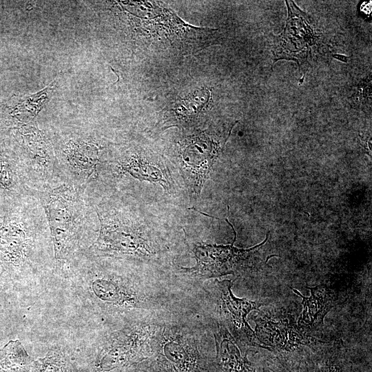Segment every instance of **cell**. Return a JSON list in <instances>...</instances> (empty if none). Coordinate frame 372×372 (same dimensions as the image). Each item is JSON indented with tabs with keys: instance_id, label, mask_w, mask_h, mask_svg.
<instances>
[{
	"instance_id": "cell-1",
	"label": "cell",
	"mask_w": 372,
	"mask_h": 372,
	"mask_svg": "<svg viewBox=\"0 0 372 372\" xmlns=\"http://www.w3.org/2000/svg\"><path fill=\"white\" fill-rule=\"evenodd\" d=\"M204 331L178 317L163 321L149 344L145 361L160 372H216V352Z\"/></svg>"
},
{
	"instance_id": "cell-2",
	"label": "cell",
	"mask_w": 372,
	"mask_h": 372,
	"mask_svg": "<svg viewBox=\"0 0 372 372\" xmlns=\"http://www.w3.org/2000/svg\"><path fill=\"white\" fill-rule=\"evenodd\" d=\"M163 322H133L112 333L99 351L94 372H122L147 360L152 338Z\"/></svg>"
},
{
	"instance_id": "cell-3",
	"label": "cell",
	"mask_w": 372,
	"mask_h": 372,
	"mask_svg": "<svg viewBox=\"0 0 372 372\" xmlns=\"http://www.w3.org/2000/svg\"><path fill=\"white\" fill-rule=\"evenodd\" d=\"M232 284L229 280H216L205 289L218 319L215 322L225 328L238 344L258 347L247 316L254 310L259 311L262 304L236 297L231 291Z\"/></svg>"
},
{
	"instance_id": "cell-4",
	"label": "cell",
	"mask_w": 372,
	"mask_h": 372,
	"mask_svg": "<svg viewBox=\"0 0 372 372\" xmlns=\"http://www.w3.org/2000/svg\"><path fill=\"white\" fill-rule=\"evenodd\" d=\"M45 208L57 258L66 256L74 242L81 218V204L76 192L62 186L49 194Z\"/></svg>"
},
{
	"instance_id": "cell-5",
	"label": "cell",
	"mask_w": 372,
	"mask_h": 372,
	"mask_svg": "<svg viewBox=\"0 0 372 372\" xmlns=\"http://www.w3.org/2000/svg\"><path fill=\"white\" fill-rule=\"evenodd\" d=\"M236 238L229 245H196L193 249L196 265L183 269L199 279L235 275L249 266L250 259L266 243L268 236L262 243L247 249L234 247Z\"/></svg>"
},
{
	"instance_id": "cell-6",
	"label": "cell",
	"mask_w": 372,
	"mask_h": 372,
	"mask_svg": "<svg viewBox=\"0 0 372 372\" xmlns=\"http://www.w3.org/2000/svg\"><path fill=\"white\" fill-rule=\"evenodd\" d=\"M255 335L258 347L276 353L277 358L298 363L293 353L299 352L310 343L309 336L290 316L272 319L267 316H256Z\"/></svg>"
},
{
	"instance_id": "cell-7",
	"label": "cell",
	"mask_w": 372,
	"mask_h": 372,
	"mask_svg": "<svg viewBox=\"0 0 372 372\" xmlns=\"http://www.w3.org/2000/svg\"><path fill=\"white\" fill-rule=\"evenodd\" d=\"M223 146L206 135L195 138L183 150L182 162L185 172L193 180V187L199 193Z\"/></svg>"
},
{
	"instance_id": "cell-8",
	"label": "cell",
	"mask_w": 372,
	"mask_h": 372,
	"mask_svg": "<svg viewBox=\"0 0 372 372\" xmlns=\"http://www.w3.org/2000/svg\"><path fill=\"white\" fill-rule=\"evenodd\" d=\"M99 242L101 249L147 259L156 251L149 239L126 225L103 224Z\"/></svg>"
},
{
	"instance_id": "cell-9",
	"label": "cell",
	"mask_w": 372,
	"mask_h": 372,
	"mask_svg": "<svg viewBox=\"0 0 372 372\" xmlns=\"http://www.w3.org/2000/svg\"><path fill=\"white\" fill-rule=\"evenodd\" d=\"M307 288L311 292L309 297L292 289L302 299L303 309L297 324L303 331L322 326L324 317L337 302L336 293L325 285Z\"/></svg>"
},
{
	"instance_id": "cell-10",
	"label": "cell",
	"mask_w": 372,
	"mask_h": 372,
	"mask_svg": "<svg viewBox=\"0 0 372 372\" xmlns=\"http://www.w3.org/2000/svg\"><path fill=\"white\" fill-rule=\"evenodd\" d=\"M216 324L214 338L216 372H256L254 364L248 360L247 353L242 355L231 335L220 325Z\"/></svg>"
},
{
	"instance_id": "cell-11",
	"label": "cell",
	"mask_w": 372,
	"mask_h": 372,
	"mask_svg": "<svg viewBox=\"0 0 372 372\" xmlns=\"http://www.w3.org/2000/svg\"><path fill=\"white\" fill-rule=\"evenodd\" d=\"M25 240V233L18 223H1L0 259L7 266H19L23 258Z\"/></svg>"
},
{
	"instance_id": "cell-12",
	"label": "cell",
	"mask_w": 372,
	"mask_h": 372,
	"mask_svg": "<svg viewBox=\"0 0 372 372\" xmlns=\"http://www.w3.org/2000/svg\"><path fill=\"white\" fill-rule=\"evenodd\" d=\"M32 362L19 340H10L0 349L2 372H30Z\"/></svg>"
},
{
	"instance_id": "cell-13",
	"label": "cell",
	"mask_w": 372,
	"mask_h": 372,
	"mask_svg": "<svg viewBox=\"0 0 372 372\" xmlns=\"http://www.w3.org/2000/svg\"><path fill=\"white\" fill-rule=\"evenodd\" d=\"M343 366V354L336 349L318 358L311 366V372H342Z\"/></svg>"
},
{
	"instance_id": "cell-14",
	"label": "cell",
	"mask_w": 372,
	"mask_h": 372,
	"mask_svg": "<svg viewBox=\"0 0 372 372\" xmlns=\"http://www.w3.org/2000/svg\"><path fill=\"white\" fill-rule=\"evenodd\" d=\"M72 156L74 166L79 169L91 173L97 160V151L95 148L90 147L80 149Z\"/></svg>"
},
{
	"instance_id": "cell-15",
	"label": "cell",
	"mask_w": 372,
	"mask_h": 372,
	"mask_svg": "<svg viewBox=\"0 0 372 372\" xmlns=\"http://www.w3.org/2000/svg\"><path fill=\"white\" fill-rule=\"evenodd\" d=\"M127 170L134 176L136 178H144L147 180H152L157 181L162 184L161 180L164 181L165 184L167 182L165 180L162 176L160 170L149 165L139 164L138 163H134L130 164L127 167Z\"/></svg>"
},
{
	"instance_id": "cell-16",
	"label": "cell",
	"mask_w": 372,
	"mask_h": 372,
	"mask_svg": "<svg viewBox=\"0 0 372 372\" xmlns=\"http://www.w3.org/2000/svg\"><path fill=\"white\" fill-rule=\"evenodd\" d=\"M262 372H300L299 364L289 360L271 358L265 362Z\"/></svg>"
},
{
	"instance_id": "cell-17",
	"label": "cell",
	"mask_w": 372,
	"mask_h": 372,
	"mask_svg": "<svg viewBox=\"0 0 372 372\" xmlns=\"http://www.w3.org/2000/svg\"><path fill=\"white\" fill-rule=\"evenodd\" d=\"M12 174L7 163L0 162V185L8 188L12 184Z\"/></svg>"
},
{
	"instance_id": "cell-18",
	"label": "cell",
	"mask_w": 372,
	"mask_h": 372,
	"mask_svg": "<svg viewBox=\"0 0 372 372\" xmlns=\"http://www.w3.org/2000/svg\"><path fill=\"white\" fill-rule=\"evenodd\" d=\"M122 372H160L147 364L145 361H143L137 364L132 366Z\"/></svg>"
},
{
	"instance_id": "cell-19",
	"label": "cell",
	"mask_w": 372,
	"mask_h": 372,
	"mask_svg": "<svg viewBox=\"0 0 372 372\" xmlns=\"http://www.w3.org/2000/svg\"><path fill=\"white\" fill-rule=\"evenodd\" d=\"M6 289V285L5 284L4 281L1 280L0 277V296L3 291H5Z\"/></svg>"
}]
</instances>
